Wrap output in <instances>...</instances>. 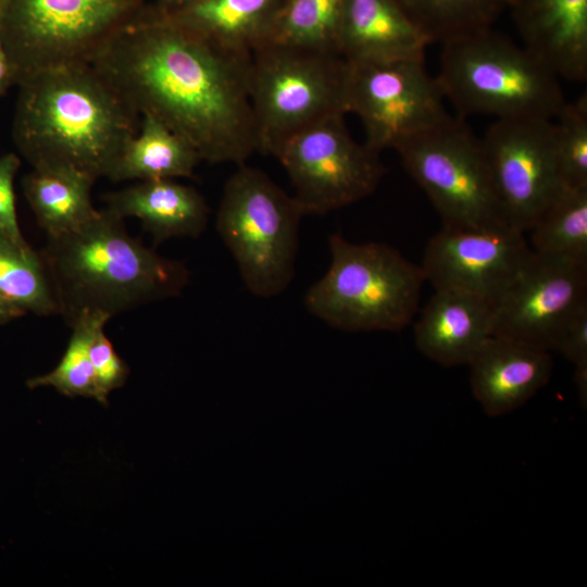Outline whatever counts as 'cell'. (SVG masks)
<instances>
[{"label":"cell","mask_w":587,"mask_h":587,"mask_svg":"<svg viewBox=\"0 0 587 587\" xmlns=\"http://www.w3.org/2000/svg\"><path fill=\"white\" fill-rule=\"evenodd\" d=\"M96 72L139 115L185 138L209 163L257 150L251 53L225 48L155 7H142L91 55Z\"/></svg>","instance_id":"1"},{"label":"cell","mask_w":587,"mask_h":587,"mask_svg":"<svg viewBox=\"0 0 587 587\" xmlns=\"http://www.w3.org/2000/svg\"><path fill=\"white\" fill-rule=\"evenodd\" d=\"M12 138L37 170L108 177L140 116L89 63L34 73L16 85Z\"/></svg>","instance_id":"2"},{"label":"cell","mask_w":587,"mask_h":587,"mask_svg":"<svg viewBox=\"0 0 587 587\" xmlns=\"http://www.w3.org/2000/svg\"><path fill=\"white\" fill-rule=\"evenodd\" d=\"M40 254L68 325L85 313L112 319L178 296L189 282L182 262L145 246L107 208L74 230L47 236Z\"/></svg>","instance_id":"3"},{"label":"cell","mask_w":587,"mask_h":587,"mask_svg":"<svg viewBox=\"0 0 587 587\" xmlns=\"http://www.w3.org/2000/svg\"><path fill=\"white\" fill-rule=\"evenodd\" d=\"M441 46L436 78L460 114L554 120L566 102L559 77L491 27Z\"/></svg>","instance_id":"4"},{"label":"cell","mask_w":587,"mask_h":587,"mask_svg":"<svg viewBox=\"0 0 587 587\" xmlns=\"http://www.w3.org/2000/svg\"><path fill=\"white\" fill-rule=\"evenodd\" d=\"M328 246L330 265L303 300L312 315L349 332H397L412 321L426 280L421 266L383 242L333 234Z\"/></svg>","instance_id":"5"},{"label":"cell","mask_w":587,"mask_h":587,"mask_svg":"<svg viewBox=\"0 0 587 587\" xmlns=\"http://www.w3.org/2000/svg\"><path fill=\"white\" fill-rule=\"evenodd\" d=\"M302 210L262 171L240 164L227 179L216 229L249 291L272 298L295 275Z\"/></svg>","instance_id":"6"},{"label":"cell","mask_w":587,"mask_h":587,"mask_svg":"<svg viewBox=\"0 0 587 587\" xmlns=\"http://www.w3.org/2000/svg\"><path fill=\"white\" fill-rule=\"evenodd\" d=\"M345 60L337 53L266 42L251 53L257 150L273 155L297 133L345 114Z\"/></svg>","instance_id":"7"},{"label":"cell","mask_w":587,"mask_h":587,"mask_svg":"<svg viewBox=\"0 0 587 587\" xmlns=\"http://www.w3.org/2000/svg\"><path fill=\"white\" fill-rule=\"evenodd\" d=\"M142 7V0H9L0 37L13 85L40 71L87 63Z\"/></svg>","instance_id":"8"},{"label":"cell","mask_w":587,"mask_h":587,"mask_svg":"<svg viewBox=\"0 0 587 587\" xmlns=\"http://www.w3.org/2000/svg\"><path fill=\"white\" fill-rule=\"evenodd\" d=\"M396 151L405 171L432 201L444 226L480 228L509 224L482 140L460 118L450 116L404 141Z\"/></svg>","instance_id":"9"},{"label":"cell","mask_w":587,"mask_h":587,"mask_svg":"<svg viewBox=\"0 0 587 587\" xmlns=\"http://www.w3.org/2000/svg\"><path fill=\"white\" fill-rule=\"evenodd\" d=\"M444 99L424 60H345V112L360 117L364 143L379 153L446 122Z\"/></svg>","instance_id":"10"},{"label":"cell","mask_w":587,"mask_h":587,"mask_svg":"<svg viewBox=\"0 0 587 587\" xmlns=\"http://www.w3.org/2000/svg\"><path fill=\"white\" fill-rule=\"evenodd\" d=\"M344 115L297 133L274 154L290 177L303 215H324L364 199L383 178L380 153L351 137Z\"/></svg>","instance_id":"11"},{"label":"cell","mask_w":587,"mask_h":587,"mask_svg":"<svg viewBox=\"0 0 587 587\" xmlns=\"http://www.w3.org/2000/svg\"><path fill=\"white\" fill-rule=\"evenodd\" d=\"M480 140L507 222L529 230L563 189L553 120H496Z\"/></svg>","instance_id":"12"},{"label":"cell","mask_w":587,"mask_h":587,"mask_svg":"<svg viewBox=\"0 0 587 587\" xmlns=\"http://www.w3.org/2000/svg\"><path fill=\"white\" fill-rule=\"evenodd\" d=\"M532 252L524 233L509 224L442 226L428 240L421 267L435 290L469 294L495 307Z\"/></svg>","instance_id":"13"},{"label":"cell","mask_w":587,"mask_h":587,"mask_svg":"<svg viewBox=\"0 0 587 587\" xmlns=\"http://www.w3.org/2000/svg\"><path fill=\"white\" fill-rule=\"evenodd\" d=\"M586 302L587 264L532 252L494 307V335L549 351L570 317Z\"/></svg>","instance_id":"14"},{"label":"cell","mask_w":587,"mask_h":587,"mask_svg":"<svg viewBox=\"0 0 587 587\" xmlns=\"http://www.w3.org/2000/svg\"><path fill=\"white\" fill-rule=\"evenodd\" d=\"M467 365L475 399L488 415L500 416L523 405L549 382L553 362L546 349L492 335Z\"/></svg>","instance_id":"15"},{"label":"cell","mask_w":587,"mask_h":587,"mask_svg":"<svg viewBox=\"0 0 587 587\" xmlns=\"http://www.w3.org/2000/svg\"><path fill=\"white\" fill-rule=\"evenodd\" d=\"M523 46L558 77H587V0H515Z\"/></svg>","instance_id":"16"},{"label":"cell","mask_w":587,"mask_h":587,"mask_svg":"<svg viewBox=\"0 0 587 587\" xmlns=\"http://www.w3.org/2000/svg\"><path fill=\"white\" fill-rule=\"evenodd\" d=\"M494 305L453 290H435L414 326L416 348L442 366L467 365L494 335Z\"/></svg>","instance_id":"17"},{"label":"cell","mask_w":587,"mask_h":587,"mask_svg":"<svg viewBox=\"0 0 587 587\" xmlns=\"http://www.w3.org/2000/svg\"><path fill=\"white\" fill-rule=\"evenodd\" d=\"M429 43L396 0H347L338 39L344 60H424Z\"/></svg>","instance_id":"18"},{"label":"cell","mask_w":587,"mask_h":587,"mask_svg":"<svg viewBox=\"0 0 587 587\" xmlns=\"http://www.w3.org/2000/svg\"><path fill=\"white\" fill-rule=\"evenodd\" d=\"M103 200L122 218H138L157 245L175 237H199L208 224L203 196L175 179L138 182L104 195Z\"/></svg>","instance_id":"19"},{"label":"cell","mask_w":587,"mask_h":587,"mask_svg":"<svg viewBox=\"0 0 587 587\" xmlns=\"http://www.w3.org/2000/svg\"><path fill=\"white\" fill-rule=\"evenodd\" d=\"M283 2L195 0L182 8L165 11L182 24L225 48L252 53L270 40Z\"/></svg>","instance_id":"20"},{"label":"cell","mask_w":587,"mask_h":587,"mask_svg":"<svg viewBox=\"0 0 587 587\" xmlns=\"http://www.w3.org/2000/svg\"><path fill=\"white\" fill-rule=\"evenodd\" d=\"M201 161L196 149L161 121L140 116L108 177L112 182L191 177Z\"/></svg>","instance_id":"21"},{"label":"cell","mask_w":587,"mask_h":587,"mask_svg":"<svg viewBox=\"0 0 587 587\" xmlns=\"http://www.w3.org/2000/svg\"><path fill=\"white\" fill-rule=\"evenodd\" d=\"M95 182L74 171L33 168L22 186L38 225L47 236H57L80 227L97 214L91 199Z\"/></svg>","instance_id":"22"},{"label":"cell","mask_w":587,"mask_h":587,"mask_svg":"<svg viewBox=\"0 0 587 587\" xmlns=\"http://www.w3.org/2000/svg\"><path fill=\"white\" fill-rule=\"evenodd\" d=\"M0 298L23 314H59L46 263L24 240L0 233Z\"/></svg>","instance_id":"23"},{"label":"cell","mask_w":587,"mask_h":587,"mask_svg":"<svg viewBox=\"0 0 587 587\" xmlns=\"http://www.w3.org/2000/svg\"><path fill=\"white\" fill-rule=\"evenodd\" d=\"M529 230L533 252L587 264V188H563Z\"/></svg>","instance_id":"24"},{"label":"cell","mask_w":587,"mask_h":587,"mask_svg":"<svg viewBox=\"0 0 587 587\" xmlns=\"http://www.w3.org/2000/svg\"><path fill=\"white\" fill-rule=\"evenodd\" d=\"M346 2L284 0L267 42L339 54L338 39Z\"/></svg>","instance_id":"25"},{"label":"cell","mask_w":587,"mask_h":587,"mask_svg":"<svg viewBox=\"0 0 587 587\" xmlns=\"http://www.w3.org/2000/svg\"><path fill=\"white\" fill-rule=\"evenodd\" d=\"M429 42L489 28L503 9L500 0H396Z\"/></svg>","instance_id":"26"},{"label":"cell","mask_w":587,"mask_h":587,"mask_svg":"<svg viewBox=\"0 0 587 587\" xmlns=\"http://www.w3.org/2000/svg\"><path fill=\"white\" fill-rule=\"evenodd\" d=\"M109 320L111 319L99 313L78 316L70 325L72 335L59 364L51 372L28 379L27 386H50L64 396L92 398L101 403L89 358V346L95 332L105 326Z\"/></svg>","instance_id":"27"},{"label":"cell","mask_w":587,"mask_h":587,"mask_svg":"<svg viewBox=\"0 0 587 587\" xmlns=\"http://www.w3.org/2000/svg\"><path fill=\"white\" fill-rule=\"evenodd\" d=\"M553 149L563 188H587V96L565 102L553 120Z\"/></svg>","instance_id":"28"},{"label":"cell","mask_w":587,"mask_h":587,"mask_svg":"<svg viewBox=\"0 0 587 587\" xmlns=\"http://www.w3.org/2000/svg\"><path fill=\"white\" fill-rule=\"evenodd\" d=\"M575 367L574 382L584 405L587 401V302L570 317L559 334L554 348Z\"/></svg>","instance_id":"29"},{"label":"cell","mask_w":587,"mask_h":587,"mask_svg":"<svg viewBox=\"0 0 587 587\" xmlns=\"http://www.w3.org/2000/svg\"><path fill=\"white\" fill-rule=\"evenodd\" d=\"M89 358L101 403L107 405L110 392L121 388L126 383L129 367L117 354L112 342L107 337L104 326L99 327L92 336L89 346Z\"/></svg>","instance_id":"30"},{"label":"cell","mask_w":587,"mask_h":587,"mask_svg":"<svg viewBox=\"0 0 587 587\" xmlns=\"http://www.w3.org/2000/svg\"><path fill=\"white\" fill-rule=\"evenodd\" d=\"M21 158L13 152L0 157V233L15 240H24L17 222L14 179Z\"/></svg>","instance_id":"31"},{"label":"cell","mask_w":587,"mask_h":587,"mask_svg":"<svg viewBox=\"0 0 587 587\" xmlns=\"http://www.w3.org/2000/svg\"><path fill=\"white\" fill-rule=\"evenodd\" d=\"M12 85V72L0 37V96Z\"/></svg>","instance_id":"32"},{"label":"cell","mask_w":587,"mask_h":587,"mask_svg":"<svg viewBox=\"0 0 587 587\" xmlns=\"http://www.w3.org/2000/svg\"><path fill=\"white\" fill-rule=\"evenodd\" d=\"M21 315L23 313L20 310L0 298V324L12 321Z\"/></svg>","instance_id":"33"},{"label":"cell","mask_w":587,"mask_h":587,"mask_svg":"<svg viewBox=\"0 0 587 587\" xmlns=\"http://www.w3.org/2000/svg\"><path fill=\"white\" fill-rule=\"evenodd\" d=\"M195 0H158L159 4L158 7L164 9V10H175L178 8H182Z\"/></svg>","instance_id":"34"},{"label":"cell","mask_w":587,"mask_h":587,"mask_svg":"<svg viewBox=\"0 0 587 587\" xmlns=\"http://www.w3.org/2000/svg\"><path fill=\"white\" fill-rule=\"evenodd\" d=\"M504 7H511L515 0H500Z\"/></svg>","instance_id":"35"},{"label":"cell","mask_w":587,"mask_h":587,"mask_svg":"<svg viewBox=\"0 0 587 587\" xmlns=\"http://www.w3.org/2000/svg\"><path fill=\"white\" fill-rule=\"evenodd\" d=\"M9 0H0V12Z\"/></svg>","instance_id":"36"}]
</instances>
